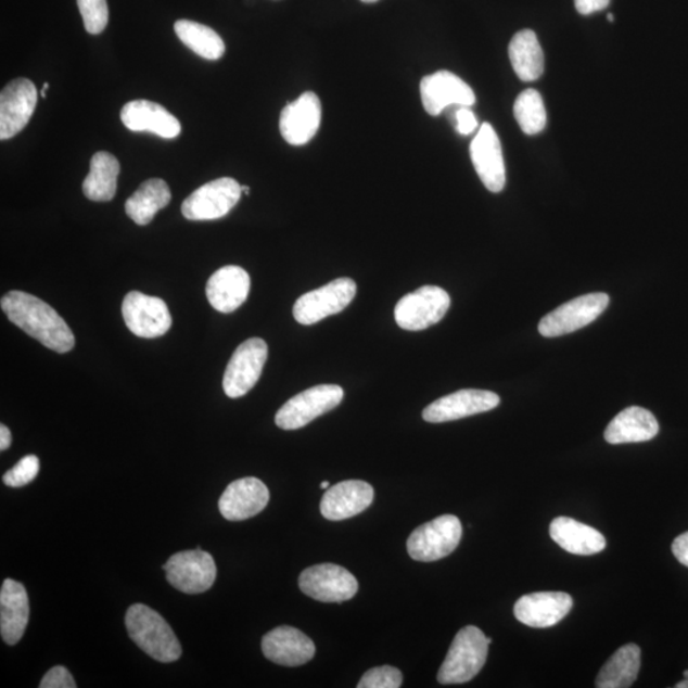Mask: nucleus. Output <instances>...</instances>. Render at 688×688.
<instances>
[{
	"label": "nucleus",
	"instance_id": "nucleus-10",
	"mask_svg": "<svg viewBox=\"0 0 688 688\" xmlns=\"http://www.w3.org/2000/svg\"><path fill=\"white\" fill-rule=\"evenodd\" d=\"M356 291L354 280L339 278L300 297L294 306V317L300 324H317L318 321L346 309L353 303Z\"/></svg>",
	"mask_w": 688,
	"mask_h": 688
},
{
	"label": "nucleus",
	"instance_id": "nucleus-36",
	"mask_svg": "<svg viewBox=\"0 0 688 688\" xmlns=\"http://www.w3.org/2000/svg\"><path fill=\"white\" fill-rule=\"evenodd\" d=\"M39 471V458L36 456H27L22 458L11 471L3 475V482L9 487H24L38 477Z\"/></svg>",
	"mask_w": 688,
	"mask_h": 688
},
{
	"label": "nucleus",
	"instance_id": "nucleus-14",
	"mask_svg": "<svg viewBox=\"0 0 688 688\" xmlns=\"http://www.w3.org/2000/svg\"><path fill=\"white\" fill-rule=\"evenodd\" d=\"M38 105V90L30 79L17 78L0 93V139L17 136L30 122Z\"/></svg>",
	"mask_w": 688,
	"mask_h": 688
},
{
	"label": "nucleus",
	"instance_id": "nucleus-4",
	"mask_svg": "<svg viewBox=\"0 0 688 688\" xmlns=\"http://www.w3.org/2000/svg\"><path fill=\"white\" fill-rule=\"evenodd\" d=\"M463 526L454 515H443L415 530L407 551L416 561L433 562L449 556L462 539Z\"/></svg>",
	"mask_w": 688,
	"mask_h": 688
},
{
	"label": "nucleus",
	"instance_id": "nucleus-20",
	"mask_svg": "<svg viewBox=\"0 0 688 688\" xmlns=\"http://www.w3.org/2000/svg\"><path fill=\"white\" fill-rule=\"evenodd\" d=\"M374 496V488L368 482L343 481L327 489L320 502V512L328 521H346L368 509Z\"/></svg>",
	"mask_w": 688,
	"mask_h": 688
},
{
	"label": "nucleus",
	"instance_id": "nucleus-34",
	"mask_svg": "<svg viewBox=\"0 0 688 688\" xmlns=\"http://www.w3.org/2000/svg\"><path fill=\"white\" fill-rule=\"evenodd\" d=\"M80 16L84 18L86 31L99 35L109 24L106 0H77Z\"/></svg>",
	"mask_w": 688,
	"mask_h": 688
},
{
	"label": "nucleus",
	"instance_id": "nucleus-15",
	"mask_svg": "<svg viewBox=\"0 0 688 688\" xmlns=\"http://www.w3.org/2000/svg\"><path fill=\"white\" fill-rule=\"evenodd\" d=\"M420 92L422 105L431 116L441 115L449 106L471 107L475 104V94L471 87L448 71H438L423 77Z\"/></svg>",
	"mask_w": 688,
	"mask_h": 688
},
{
	"label": "nucleus",
	"instance_id": "nucleus-41",
	"mask_svg": "<svg viewBox=\"0 0 688 688\" xmlns=\"http://www.w3.org/2000/svg\"><path fill=\"white\" fill-rule=\"evenodd\" d=\"M12 444V434L5 424H0V450L4 451L10 448Z\"/></svg>",
	"mask_w": 688,
	"mask_h": 688
},
{
	"label": "nucleus",
	"instance_id": "nucleus-35",
	"mask_svg": "<svg viewBox=\"0 0 688 688\" xmlns=\"http://www.w3.org/2000/svg\"><path fill=\"white\" fill-rule=\"evenodd\" d=\"M404 684V675L392 665L372 668L365 673L358 688H398Z\"/></svg>",
	"mask_w": 688,
	"mask_h": 688
},
{
	"label": "nucleus",
	"instance_id": "nucleus-27",
	"mask_svg": "<svg viewBox=\"0 0 688 688\" xmlns=\"http://www.w3.org/2000/svg\"><path fill=\"white\" fill-rule=\"evenodd\" d=\"M550 536L563 550L574 555H596L607 545L602 533L568 517L553 519Z\"/></svg>",
	"mask_w": 688,
	"mask_h": 688
},
{
	"label": "nucleus",
	"instance_id": "nucleus-47",
	"mask_svg": "<svg viewBox=\"0 0 688 688\" xmlns=\"http://www.w3.org/2000/svg\"><path fill=\"white\" fill-rule=\"evenodd\" d=\"M607 20H609L610 22H613L614 21L613 14H609V16H607Z\"/></svg>",
	"mask_w": 688,
	"mask_h": 688
},
{
	"label": "nucleus",
	"instance_id": "nucleus-38",
	"mask_svg": "<svg viewBox=\"0 0 688 688\" xmlns=\"http://www.w3.org/2000/svg\"><path fill=\"white\" fill-rule=\"evenodd\" d=\"M456 128L460 136H470L479 128L477 116L467 106H459L456 112Z\"/></svg>",
	"mask_w": 688,
	"mask_h": 688
},
{
	"label": "nucleus",
	"instance_id": "nucleus-7",
	"mask_svg": "<svg viewBox=\"0 0 688 688\" xmlns=\"http://www.w3.org/2000/svg\"><path fill=\"white\" fill-rule=\"evenodd\" d=\"M610 305V296L603 292L588 294L562 304L539 321L538 331L546 339L565 335L589 326Z\"/></svg>",
	"mask_w": 688,
	"mask_h": 688
},
{
	"label": "nucleus",
	"instance_id": "nucleus-26",
	"mask_svg": "<svg viewBox=\"0 0 688 688\" xmlns=\"http://www.w3.org/2000/svg\"><path fill=\"white\" fill-rule=\"evenodd\" d=\"M659 433L655 416L641 407H628L610 422L604 431L606 442L612 445L644 443Z\"/></svg>",
	"mask_w": 688,
	"mask_h": 688
},
{
	"label": "nucleus",
	"instance_id": "nucleus-29",
	"mask_svg": "<svg viewBox=\"0 0 688 688\" xmlns=\"http://www.w3.org/2000/svg\"><path fill=\"white\" fill-rule=\"evenodd\" d=\"M641 650L636 644H627L614 653L603 665L596 679L598 688L632 687L639 676Z\"/></svg>",
	"mask_w": 688,
	"mask_h": 688
},
{
	"label": "nucleus",
	"instance_id": "nucleus-1",
	"mask_svg": "<svg viewBox=\"0 0 688 688\" xmlns=\"http://www.w3.org/2000/svg\"><path fill=\"white\" fill-rule=\"evenodd\" d=\"M2 310L14 326L58 354L75 347L72 329L53 307L26 292L11 291L2 297Z\"/></svg>",
	"mask_w": 688,
	"mask_h": 688
},
{
	"label": "nucleus",
	"instance_id": "nucleus-32",
	"mask_svg": "<svg viewBox=\"0 0 688 688\" xmlns=\"http://www.w3.org/2000/svg\"><path fill=\"white\" fill-rule=\"evenodd\" d=\"M175 33L187 48L207 61H218L225 54V42L211 27L189 20H180L175 24Z\"/></svg>",
	"mask_w": 688,
	"mask_h": 688
},
{
	"label": "nucleus",
	"instance_id": "nucleus-2",
	"mask_svg": "<svg viewBox=\"0 0 688 688\" xmlns=\"http://www.w3.org/2000/svg\"><path fill=\"white\" fill-rule=\"evenodd\" d=\"M126 626L136 646L155 661L173 663L180 659L182 650L177 635L165 619L149 606H131L127 612Z\"/></svg>",
	"mask_w": 688,
	"mask_h": 688
},
{
	"label": "nucleus",
	"instance_id": "nucleus-37",
	"mask_svg": "<svg viewBox=\"0 0 688 688\" xmlns=\"http://www.w3.org/2000/svg\"><path fill=\"white\" fill-rule=\"evenodd\" d=\"M75 679H73L69 671L62 665L51 668L43 676L40 688H76Z\"/></svg>",
	"mask_w": 688,
	"mask_h": 688
},
{
	"label": "nucleus",
	"instance_id": "nucleus-9",
	"mask_svg": "<svg viewBox=\"0 0 688 688\" xmlns=\"http://www.w3.org/2000/svg\"><path fill=\"white\" fill-rule=\"evenodd\" d=\"M166 579L175 589L186 595H201L216 582L217 568L214 558L198 547L171 556L163 566Z\"/></svg>",
	"mask_w": 688,
	"mask_h": 688
},
{
	"label": "nucleus",
	"instance_id": "nucleus-45",
	"mask_svg": "<svg viewBox=\"0 0 688 688\" xmlns=\"http://www.w3.org/2000/svg\"><path fill=\"white\" fill-rule=\"evenodd\" d=\"M241 190H243V193H244V194H246V195H247L249 193H251V188H249V187H246V186L241 187Z\"/></svg>",
	"mask_w": 688,
	"mask_h": 688
},
{
	"label": "nucleus",
	"instance_id": "nucleus-3",
	"mask_svg": "<svg viewBox=\"0 0 688 688\" xmlns=\"http://www.w3.org/2000/svg\"><path fill=\"white\" fill-rule=\"evenodd\" d=\"M493 639L486 638L479 627L467 626L457 634L446 655L437 680L442 685L470 683L479 675L488 655Z\"/></svg>",
	"mask_w": 688,
	"mask_h": 688
},
{
	"label": "nucleus",
	"instance_id": "nucleus-42",
	"mask_svg": "<svg viewBox=\"0 0 688 688\" xmlns=\"http://www.w3.org/2000/svg\"><path fill=\"white\" fill-rule=\"evenodd\" d=\"M676 688H688V671L685 672V680L676 685Z\"/></svg>",
	"mask_w": 688,
	"mask_h": 688
},
{
	"label": "nucleus",
	"instance_id": "nucleus-11",
	"mask_svg": "<svg viewBox=\"0 0 688 688\" xmlns=\"http://www.w3.org/2000/svg\"><path fill=\"white\" fill-rule=\"evenodd\" d=\"M268 358L265 340L251 339L241 343L227 365L224 391L229 398L244 397L260 379Z\"/></svg>",
	"mask_w": 688,
	"mask_h": 688
},
{
	"label": "nucleus",
	"instance_id": "nucleus-30",
	"mask_svg": "<svg viewBox=\"0 0 688 688\" xmlns=\"http://www.w3.org/2000/svg\"><path fill=\"white\" fill-rule=\"evenodd\" d=\"M509 56L517 76L524 82H533L544 75V51H542L537 35L532 30L518 33L511 39Z\"/></svg>",
	"mask_w": 688,
	"mask_h": 688
},
{
	"label": "nucleus",
	"instance_id": "nucleus-16",
	"mask_svg": "<svg viewBox=\"0 0 688 688\" xmlns=\"http://www.w3.org/2000/svg\"><path fill=\"white\" fill-rule=\"evenodd\" d=\"M471 158L483 186L500 193L507 184V168L499 136L492 124L483 123L471 143Z\"/></svg>",
	"mask_w": 688,
	"mask_h": 688
},
{
	"label": "nucleus",
	"instance_id": "nucleus-23",
	"mask_svg": "<svg viewBox=\"0 0 688 688\" xmlns=\"http://www.w3.org/2000/svg\"><path fill=\"white\" fill-rule=\"evenodd\" d=\"M120 119L131 131H150L164 139L181 133V124L164 106L149 100H136L124 105Z\"/></svg>",
	"mask_w": 688,
	"mask_h": 688
},
{
	"label": "nucleus",
	"instance_id": "nucleus-21",
	"mask_svg": "<svg viewBox=\"0 0 688 688\" xmlns=\"http://www.w3.org/2000/svg\"><path fill=\"white\" fill-rule=\"evenodd\" d=\"M320 123V100L317 93L309 91L285 105L281 113L280 130L285 142L304 145L318 133Z\"/></svg>",
	"mask_w": 688,
	"mask_h": 688
},
{
	"label": "nucleus",
	"instance_id": "nucleus-6",
	"mask_svg": "<svg viewBox=\"0 0 688 688\" xmlns=\"http://www.w3.org/2000/svg\"><path fill=\"white\" fill-rule=\"evenodd\" d=\"M343 397L344 392L340 385L313 386L285 402L276 415V424L282 430L303 429L319 416L339 407Z\"/></svg>",
	"mask_w": 688,
	"mask_h": 688
},
{
	"label": "nucleus",
	"instance_id": "nucleus-25",
	"mask_svg": "<svg viewBox=\"0 0 688 688\" xmlns=\"http://www.w3.org/2000/svg\"><path fill=\"white\" fill-rule=\"evenodd\" d=\"M30 604L24 585L7 579L0 590V633L9 646H16L26 632Z\"/></svg>",
	"mask_w": 688,
	"mask_h": 688
},
{
	"label": "nucleus",
	"instance_id": "nucleus-22",
	"mask_svg": "<svg viewBox=\"0 0 688 688\" xmlns=\"http://www.w3.org/2000/svg\"><path fill=\"white\" fill-rule=\"evenodd\" d=\"M263 654L270 662L284 667H298L310 662L315 646L309 636L291 626L272 629L262 640Z\"/></svg>",
	"mask_w": 688,
	"mask_h": 688
},
{
	"label": "nucleus",
	"instance_id": "nucleus-19",
	"mask_svg": "<svg viewBox=\"0 0 688 688\" xmlns=\"http://www.w3.org/2000/svg\"><path fill=\"white\" fill-rule=\"evenodd\" d=\"M269 502V489L260 480L233 481L219 497L218 508L227 521L241 522L258 515Z\"/></svg>",
	"mask_w": 688,
	"mask_h": 688
},
{
	"label": "nucleus",
	"instance_id": "nucleus-43",
	"mask_svg": "<svg viewBox=\"0 0 688 688\" xmlns=\"http://www.w3.org/2000/svg\"><path fill=\"white\" fill-rule=\"evenodd\" d=\"M49 84H43L42 86V91H41V97L47 99V92L49 90Z\"/></svg>",
	"mask_w": 688,
	"mask_h": 688
},
{
	"label": "nucleus",
	"instance_id": "nucleus-24",
	"mask_svg": "<svg viewBox=\"0 0 688 688\" xmlns=\"http://www.w3.org/2000/svg\"><path fill=\"white\" fill-rule=\"evenodd\" d=\"M207 298L219 313L230 314L246 302L251 292V276L239 266H226L212 275L207 283Z\"/></svg>",
	"mask_w": 688,
	"mask_h": 688
},
{
	"label": "nucleus",
	"instance_id": "nucleus-12",
	"mask_svg": "<svg viewBox=\"0 0 688 688\" xmlns=\"http://www.w3.org/2000/svg\"><path fill=\"white\" fill-rule=\"evenodd\" d=\"M298 587L319 602L342 603L356 596L358 583L348 570L334 563H320L303 571Z\"/></svg>",
	"mask_w": 688,
	"mask_h": 688
},
{
	"label": "nucleus",
	"instance_id": "nucleus-17",
	"mask_svg": "<svg viewBox=\"0 0 688 688\" xmlns=\"http://www.w3.org/2000/svg\"><path fill=\"white\" fill-rule=\"evenodd\" d=\"M499 405L500 397L494 392L463 390L435 400L423 409L422 417L431 423L450 422L493 411Z\"/></svg>",
	"mask_w": 688,
	"mask_h": 688
},
{
	"label": "nucleus",
	"instance_id": "nucleus-13",
	"mask_svg": "<svg viewBox=\"0 0 688 688\" xmlns=\"http://www.w3.org/2000/svg\"><path fill=\"white\" fill-rule=\"evenodd\" d=\"M124 321L131 333L141 339H157L170 331L171 314L163 298L131 291L122 305Z\"/></svg>",
	"mask_w": 688,
	"mask_h": 688
},
{
	"label": "nucleus",
	"instance_id": "nucleus-44",
	"mask_svg": "<svg viewBox=\"0 0 688 688\" xmlns=\"http://www.w3.org/2000/svg\"><path fill=\"white\" fill-rule=\"evenodd\" d=\"M329 487H331V483H329L328 481L320 483V488L328 489Z\"/></svg>",
	"mask_w": 688,
	"mask_h": 688
},
{
	"label": "nucleus",
	"instance_id": "nucleus-33",
	"mask_svg": "<svg viewBox=\"0 0 688 688\" xmlns=\"http://www.w3.org/2000/svg\"><path fill=\"white\" fill-rule=\"evenodd\" d=\"M514 115L519 127L525 135L536 136L546 128L545 102L536 90L530 89L519 94L514 105Z\"/></svg>",
	"mask_w": 688,
	"mask_h": 688
},
{
	"label": "nucleus",
	"instance_id": "nucleus-28",
	"mask_svg": "<svg viewBox=\"0 0 688 688\" xmlns=\"http://www.w3.org/2000/svg\"><path fill=\"white\" fill-rule=\"evenodd\" d=\"M120 164L109 152L94 153L90 163V174L84 181V194L93 202H110L118 189Z\"/></svg>",
	"mask_w": 688,
	"mask_h": 688
},
{
	"label": "nucleus",
	"instance_id": "nucleus-39",
	"mask_svg": "<svg viewBox=\"0 0 688 688\" xmlns=\"http://www.w3.org/2000/svg\"><path fill=\"white\" fill-rule=\"evenodd\" d=\"M611 0H575L576 11L583 16L603 11L609 7Z\"/></svg>",
	"mask_w": 688,
	"mask_h": 688
},
{
	"label": "nucleus",
	"instance_id": "nucleus-8",
	"mask_svg": "<svg viewBox=\"0 0 688 688\" xmlns=\"http://www.w3.org/2000/svg\"><path fill=\"white\" fill-rule=\"evenodd\" d=\"M243 190L235 179L221 178L207 182L190 194L181 206L189 221H214L230 214Z\"/></svg>",
	"mask_w": 688,
	"mask_h": 688
},
{
	"label": "nucleus",
	"instance_id": "nucleus-31",
	"mask_svg": "<svg viewBox=\"0 0 688 688\" xmlns=\"http://www.w3.org/2000/svg\"><path fill=\"white\" fill-rule=\"evenodd\" d=\"M171 201L170 188L163 179L144 181L126 203L127 215L139 226L152 222L157 212Z\"/></svg>",
	"mask_w": 688,
	"mask_h": 688
},
{
	"label": "nucleus",
	"instance_id": "nucleus-18",
	"mask_svg": "<svg viewBox=\"0 0 688 688\" xmlns=\"http://www.w3.org/2000/svg\"><path fill=\"white\" fill-rule=\"evenodd\" d=\"M573 609V598L563 591H538L523 596L514 606L519 622L534 628L559 624Z\"/></svg>",
	"mask_w": 688,
	"mask_h": 688
},
{
	"label": "nucleus",
	"instance_id": "nucleus-40",
	"mask_svg": "<svg viewBox=\"0 0 688 688\" xmlns=\"http://www.w3.org/2000/svg\"><path fill=\"white\" fill-rule=\"evenodd\" d=\"M672 552L683 565L688 568V532L680 534V536L673 542Z\"/></svg>",
	"mask_w": 688,
	"mask_h": 688
},
{
	"label": "nucleus",
	"instance_id": "nucleus-46",
	"mask_svg": "<svg viewBox=\"0 0 688 688\" xmlns=\"http://www.w3.org/2000/svg\"><path fill=\"white\" fill-rule=\"evenodd\" d=\"M364 3H377L379 0H361Z\"/></svg>",
	"mask_w": 688,
	"mask_h": 688
},
{
	"label": "nucleus",
	"instance_id": "nucleus-5",
	"mask_svg": "<svg viewBox=\"0 0 688 688\" xmlns=\"http://www.w3.org/2000/svg\"><path fill=\"white\" fill-rule=\"evenodd\" d=\"M450 307L448 292L437 285H423L399 300L394 318L405 331L419 332L437 324Z\"/></svg>",
	"mask_w": 688,
	"mask_h": 688
}]
</instances>
